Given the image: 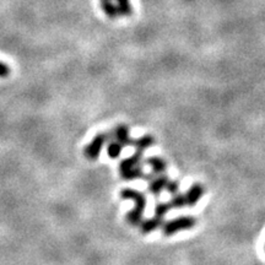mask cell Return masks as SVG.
Segmentation results:
<instances>
[{
    "mask_svg": "<svg viewBox=\"0 0 265 265\" xmlns=\"http://www.w3.org/2000/svg\"><path fill=\"white\" fill-rule=\"evenodd\" d=\"M121 198L123 200H133L134 204H135L133 210L125 215V220H127V222L129 225L134 226V227H138L140 225V222L143 221L144 211L146 209V197H145L144 193L135 191L133 188H124L121 191Z\"/></svg>",
    "mask_w": 265,
    "mask_h": 265,
    "instance_id": "1",
    "label": "cell"
},
{
    "mask_svg": "<svg viewBox=\"0 0 265 265\" xmlns=\"http://www.w3.org/2000/svg\"><path fill=\"white\" fill-rule=\"evenodd\" d=\"M143 162V152L135 151L132 156L124 158L119 163V174L124 181L143 180L144 171L141 167Z\"/></svg>",
    "mask_w": 265,
    "mask_h": 265,
    "instance_id": "2",
    "label": "cell"
},
{
    "mask_svg": "<svg viewBox=\"0 0 265 265\" xmlns=\"http://www.w3.org/2000/svg\"><path fill=\"white\" fill-rule=\"evenodd\" d=\"M103 13L111 19H121L130 16L133 13L130 0H100Z\"/></svg>",
    "mask_w": 265,
    "mask_h": 265,
    "instance_id": "3",
    "label": "cell"
},
{
    "mask_svg": "<svg viewBox=\"0 0 265 265\" xmlns=\"http://www.w3.org/2000/svg\"><path fill=\"white\" fill-rule=\"evenodd\" d=\"M195 225H197V219L194 216L183 215V216L175 217V219L163 222V225L161 226V230H162L163 236L171 237L175 233L182 232V231L192 230L195 227Z\"/></svg>",
    "mask_w": 265,
    "mask_h": 265,
    "instance_id": "4",
    "label": "cell"
},
{
    "mask_svg": "<svg viewBox=\"0 0 265 265\" xmlns=\"http://www.w3.org/2000/svg\"><path fill=\"white\" fill-rule=\"evenodd\" d=\"M108 140V134L107 133H99L95 135V138L92 139L91 143L87 144L83 149V155L87 160L96 161L99 158V156L101 155L103 146Z\"/></svg>",
    "mask_w": 265,
    "mask_h": 265,
    "instance_id": "5",
    "label": "cell"
},
{
    "mask_svg": "<svg viewBox=\"0 0 265 265\" xmlns=\"http://www.w3.org/2000/svg\"><path fill=\"white\" fill-rule=\"evenodd\" d=\"M205 189L204 187L202 186L200 183H193L189 189L187 191V193L184 194V198H186V206H189V208H193L200 202L203 197H204Z\"/></svg>",
    "mask_w": 265,
    "mask_h": 265,
    "instance_id": "6",
    "label": "cell"
},
{
    "mask_svg": "<svg viewBox=\"0 0 265 265\" xmlns=\"http://www.w3.org/2000/svg\"><path fill=\"white\" fill-rule=\"evenodd\" d=\"M113 139L122 145L123 147L133 144V139L130 138L129 127L125 124H118L113 130Z\"/></svg>",
    "mask_w": 265,
    "mask_h": 265,
    "instance_id": "7",
    "label": "cell"
},
{
    "mask_svg": "<svg viewBox=\"0 0 265 265\" xmlns=\"http://www.w3.org/2000/svg\"><path fill=\"white\" fill-rule=\"evenodd\" d=\"M168 175L167 174H158L157 177H153L149 183V193L153 195L155 198H158L161 193L166 188V184L168 182Z\"/></svg>",
    "mask_w": 265,
    "mask_h": 265,
    "instance_id": "8",
    "label": "cell"
},
{
    "mask_svg": "<svg viewBox=\"0 0 265 265\" xmlns=\"http://www.w3.org/2000/svg\"><path fill=\"white\" fill-rule=\"evenodd\" d=\"M163 222L164 221L162 217L153 216L147 220H143V221L140 222V225H139V227H140V231L143 235H149V233L155 232L156 230L161 228V226L163 225Z\"/></svg>",
    "mask_w": 265,
    "mask_h": 265,
    "instance_id": "9",
    "label": "cell"
},
{
    "mask_svg": "<svg viewBox=\"0 0 265 265\" xmlns=\"http://www.w3.org/2000/svg\"><path fill=\"white\" fill-rule=\"evenodd\" d=\"M145 162L151 167L152 173L156 175L163 174L167 169L166 161H164L162 157H160V156H150V157L146 158Z\"/></svg>",
    "mask_w": 265,
    "mask_h": 265,
    "instance_id": "10",
    "label": "cell"
},
{
    "mask_svg": "<svg viewBox=\"0 0 265 265\" xmlns=\"http://www.w3.org/2000/svg\"><path fill=\"white\" fill-rule=\"evenodd\" d=\"M153 144H155V138H153L152 135H150V134H145V135L140 136V138L136 139V140H133L132 145H134L136 151L144 152L146 151L147 149H150Z\"/></svg>",
    "mask_w": 265,
    "mask_h": 265,
    "instance_id": "11",
    "label": "cell"
},
{
    "mask_svg": "<svg viewBox=\"0 0 265 265\" xmlns=\"http://www.w3.org/2000/svg\"><path fill=\"white\" fill-rule=\"evenodd\" d=\"M123 151V146L119 143H117L116 140L111 141L107 146V153L112 160H116L121 156V153Z\"/></svg>",
    "mask_w": 265,
    "mask_h": 265,
    "instance_id": "12",
    "label": "cell"
},
{
    "mask_svg": "<svg viewBox=\"0 0 265 265\" xmlns=\"http://www.w3.org/2000/svg\"><path fill=\"white\" fill-rule=\"evenodd\" d=\"M169 205H171V209L186 208V198H184V194L178 192V193L172 195L171 200H169Z\"/></svg>",
    "mask_w": 265,
    "mask_h": 265,
    "instance_id": "13",
    "label": "cell"
},
{
    "mask_svg": "<svg viewBox=\"0 0 265 265\" xmlns=\"http://www.w3.org/2000/svg\"><path fill=\"white\" fill-rule=\"evenodd\" d=\"M169 210H171L169 203H157V204L155 205V216L162 217L163 219Z\"/></svg>",
    "mask_w": 265,
    "mask_h": 265,
    "instance_id": "14",
    "label": "cell"
},
{
    "mask_svg": "<svg viewBox=\"0 0 265 265\" xmlns=\"http://www.w3.org/2000/svg\"><path fill=\"white\" fill-rule=\"evenodd\" d=\"M164 189H166V191L168 192V193L171 195L178 193V192H180V182H178V181H169L168 180V182H167V184H166V188Z\"/></svg>",
    "mask_w": 265,
    "mask_h": 265,
    "instance_id": "15",
    "label": "cell"
},
{
    "mask_svg": "<svg viewBox=\"0 0 265 265\" xmlns=\"http://www.w3.org/2000/svg\"><path fill=\"white\" fill-rule=\"evenodd\" d=\"M10 74V68L7 64L0 61V77H7Z\"/></svg>",
    "mask_w": 265,
    "mask_h": 265,
    "instance_id": "16",
    "label": "cell"
}]
</instances>
